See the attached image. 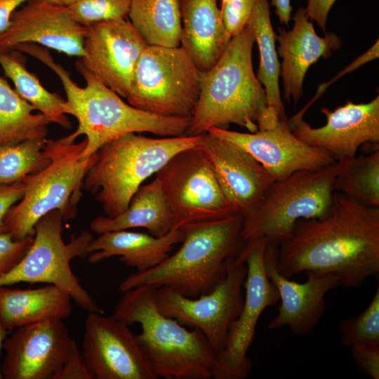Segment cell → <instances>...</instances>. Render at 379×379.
<instances>
[{"label": "cell", "mask_w": 379, "mask_h": 379, "mask_svg": "<svg viewBox=\"0 0 379 379\" xmlns=\"http://www.w3.org/2000/svg\"><path fill=\"white\" fill-rule=\"evenodd\" d=\"M278 271L330 274L340 286L358 288L379 274V208L363 206L334 192L328 215L297 221L278 245Z\"/></svg>", "instance_id": "obj_1"}, {"label": "cell", "mask_w": 379, "mask_h": 379, "mask_svg": "<svg viewBox=\"0 0 379 379\" xmlns=\"http://www.w3.org/2000/svg\"><path fill=\"white\" fill-rule=\"evenodd\" d=\"M255 42L248 25L233 36L217 62L200 72L199 99L186 135L236 124L249 133L274 127L280 120L270 109L265 88L253 67Z\"/></svg>", "instance_id": "obj_2"}, {"label": "cell", "mask_w": 379, "mask_h": 379, "mask_svg": "<svg viewBox=\"0 0 379 379\" xmlns=\"http://www.w3.org/2000/svg\"><path fill=\"white\" fill-rule=\"evenodd\" d=\"M242 225L243 217L235 214L182 226L178 251L152 269L128 275L119 291L148 285L192 298L210 293L226 276V260L237 257L244 247Z\"/></svg>", "instance_id": "obj_3"}, {"label": "cell", "mask_w": 379, "mask_h": 379, "mask_svg": "<svg viewBox=\"0 0 379 379\" xmlns=\"http://www.w3.org/2000/svg\"><path fill=\"white\" fill-rule=\"evenodd\" d=\"M156 288L139 285L123 292L112 316L138 323V342L157 378L210 379L216 354L197 328L187 330L158 310Z\"/></svg>", "instance_id": "obj_4"}, {"label": "cell", "mask_w": 379, "mask_h": 379, "mask_svg": "<svg viewBox=\"0 0 379 379\" xmlns=\"http://www.w3.org/2000/svg\"><path fill=\"white\" fill-rule=\"evenodd\" d=\"M202 134L152 138L123 134L101 146L84 178L105 215L123 213L138 188L178 152L201 142Z\"/></svg>", "instance_id": "obj_5"}, {"label": "cell", "mask_w": 379, "mask_h": 379, "mask_svg": "<svg viewBox=\"0 0 379 379\" xmlns=\"http://www.w3.org/2000/svg\"><path fill=\"white\" fill-rule=\"evenodd\" d=\"M76 67L86 86L81 88L77 84L65 91L67 114L77 119L78 127L64 138L74 142L79 136H86L82 159L91 157L106 142L128 133L148 132L165 137L186 135L191 117H163L137 109L125 102L79 60Z\"/></svg>", "instance_id": "obj_6"}, {"label": "cell", "mask_w": 379, "mask_h": 379, "mask_svg": "<svg viewBox=\"0 0 379 379\" xmlns=\"http://www.w3.org/2000/svg\"><path fill=\"white\" fill-rule=\"evenodd\" d=\"M86 145V139L79 143L64 138L46 140L44 149L50 162L22 180L23 197L11 207L4 220L14 239L34 235L36 223L51 211H60L64 220L75 217L82 180L96 158L95 153L82 159Z\"/></svg>", "instance_id": "obj_7"}, {"label": "cell", "mask_w": 379, "mask_h": 379, "mask_svg": "<svg viewBox=\"0 0 379 379\" xmlns=\"http://www.w3.org/2000/svg\"><path fill=\"white\" fill-rule=\"evenodd\" d=\"M338 169L335 161L321 169L300 170L274 180L256 209L243 218L244 240L265 237L278 246L290 236L299 220L328 215Z\"/></svg>", "instance_id": "obj_8"}, {"label": "cell", "mask_w": 379, "mask_h": 379, "mask_svg": "<svg viewBox=\"0 0 379 379\" xmlns=\"http://www.w3.org/2000/svg\"><path fill=\"white\" fill-rule=\"evenodd\" d=\"M62 214L53 211L43 216L34 226L32 244L20 261L0 277V286L26 282L46 283L69 295L82 310L105 314L74 274L70 262L76 257L88 256L86 248L93 239L83 231L65 243L62 239Z\"/></svg>", "instance_id": "obj_9"}, {"label": "cell", "mask_w": 379, "mask_h": 379, "mask_svg": "<svg viewBox=\"0 0 379 379\" xmlns=\"http://www.w3.org/2000/svg\"><path fill=\"white\" fill-rule=\"evenodd\" d=\"M200 91V72L181 46H147L137 63L128 103L163 117H191Z\"/></svg>", "instance_id": "obj_10"}, {"label": "cell", "mask_w": 379, "mask_h": 379, "mask_svg": "<svg viewBox=\"0 0 379 379\" xmlns=\"http://www.w3.org/2000/svg\"><path fill=\"white\" fill-rule=\"evenodd\" d=\"M174 228L237 214L201 145L175 154L156 173Z\"/></svg>", "instance_id": "obj_11"}, {"label": "cell", "mask_w": 379, "mask_h": 379, "mask_svg": "<svg viewBox=\"0 0 379 379\" xmlns=\"http://www.w3.org/2000/svg\"><path fill=\"white\" fill-rule=\"evenodd\" d=\"M225 279L210 293L188 298L167 287L155 290V302L159 312L180 324L199 328L216 354L225 348L229 330L241 310L243 288L247 273L245 263L236 257L226 260Z\"/></svg>", "instance_id": "obj_12"}, {"label": "cell", "mask_w": 379, "mask_h": 379, "mask_svg": "<svg viewBox=\"0 0 379 379\" xmlns=\"http://www.w3.org/2000/svg\"><path fill=\"white\" fill-rule=\"evenodd\" d=\"M265 237L248 240L237 260L246 264L245 297L238 317L230 326L224 350L216 356L214 379H244L248 376L252 361L247 356L255 327L262 312L279 300V293L266 275L264 253Z\"/></svg>", "instance_id": "obj_13"}, {"label": "cell", "mask_w": 379, "mask_h": 379, "mask_svg": "<svg viewBox=\"0 0 379 379\" xmlns=\"http://www.w3.org/2000/svg\"><path fill=\"white\" fill-rule=\"evenodd\" d=\"M81 354L93 379H157L129 325L88 312Z\"/></svg>", "instance_id": "obj_14"}, {"label": "cell", "mask_w": 379, "mask_h": 379, "mask_svg": "<svg viewBox=\"0 0 379 379\" xmlns=\"http://www.w3.org/2000/svg\"><path fill=\"white\" fill-rule=\"evenodd\" d=\"M86 27L80 62L102 84L126 98L137 63L148 45L126 18Z\"/></svg>", "instance_id": "obj_15"}, {"label": "cell", "mask_w": 379, "mask_h": 379, "mask_svg": "<svg viewBox=\"0 0 379 379\" xmlns=\"http://www.w3.org/2000/svg\"><path fill=\"white\" fill-rule=\"evenodd\" d=\"M326 124L312 128L303 117L288 119L291 132L301 141L327 151L335 161L353 158L368 143H379V95L367 103L351 101L334 110L321 108Z\"/></svg>", "instance_id": "obj_16"}, {"label": "cell", "mask_w": 379, "mask_h": 379, "mask_svg": "<svg viewBox=\"0 0 379 379\" xmlns=\"http://www.w3.org/2000/svg\"><path fill=\"white\" fill-rule=\"evenodd\" d=\"M73 339L61 319L16 328L3 345V379H52L63 364Z\"/></svg>", "instance_id": "obj_17"}, {"label": "cell", "mask_w": 379, "mask_h": 379, "mask_svg": "<svg viewBox=\"0 0 379 379\" xmlns=\"http://www.w3.org/2000/svg\"><path fill=\"white\" fill-rule=\"evenodd\" d=\"M243 148L260 163L274 180H283L300 170H318L335 161L326 150L298 139L291 131L288 119L272 128L255 133H240L211 128L208 131Z\"/></svg>", "instance_id": "obj_18"}, {"label": "cell", "mask_w": 379, "mask_h": 379, "mask_svg": "<svg viewBox=\"0 0 379 379\" xmlns=\"http://www.w3.org/2000/svg\"><path fill=\"white\" fill-rule=\"evenodd\" d=\"M86 30L72 18L67 7L48 0H28L14 11L8 27L0 33V51L30 43L81 58Z\"/></svg>", "instance_id": "obj_19"}, {"label": "cell", "mask_w": 379, "mask_h": 379, "mask_svg": "<svg viewBox=\"0 0 379 379\" xmlns=\"http://www.w3.org/2000/svg\"><path fill=\"white\" fill-rule=\"evenodd\" d=\"M278 246L267 240L264 253L266 275L277 288L281 304L269 329L287 326L298 335H307L317 326L326 310V294L340 286L337 277L307 272V280L297 283L283 276L277 269Z\"/></svg>", "instance_id": "obj_20"}, {"label": "cell", "mask_w": 379, "mask_h": 379, "mask_svg": "<svg viewBox=\"0 0 379 379\" xmlns=\"http://www.w3.org/2000/svg\"><path fill=\"white\" fill-rule=\"evenodd\" d=\"M201 145L234 211L243 218L251 214L274 181L272 176L248 152L227 140L206 132Z\"/></svg>", "instance_id": "obj_21"}, {"label": "cell", "mask_w": 379, "mask_h": 379, "mask_svg": "<svg viewBox=\"0 0 379 379\" xmlns=\"http://www.w3.org/2000/svg\"><path fill=\"white\" fill-rule=\"evenodd\" d=\"M293 27L286 31L279 27L278 53L283 58L280 75L283 80L284 98L297 104L303 94V83L310 67L321 58L327 59L342 46L341 39L333 32L319 36L305 8L300 7L293 17Z\"/></svg>", "instance_id": "obj_22"}, {"label": "cell", "mask_w": 379, "mask_h": 379, "mask_svg": "<svg viewBox=\"0 0 379 379\" xmlns=\"http://www.w3.org/2000/svg\"><path fill=\"white\" fill-rule=\"evenodd\" d=\"M183 237L181 228H173L160 237L128 230L107 232L91 241L86 248L88 260L95 264L119 256L122 262L142 272L168 258Z\"/></svg>", "instance_id": "obj_23"}, {"label": "cell", "mask_w": 379, "mask_h": 379, "mask_svg": "<svg viewBox=\"0 0 379 379\" xmlns=\"http://www.w3.org/2000/svg\"><path fill=\"white\" fill-rule=\"evenodd\" d=\"M182 23L180 46L200 72L218 60L232 37L223 25L217 0H179Z\"/></svg>", "instance_id": "obj_24"}, {"label": "cell", "mask_w": 379, "mask_h": 379, "mask_svg": "<svg viewBox=\"0 0 379 379\" xmlns=\"http://www.w3.org/2000/svg\"><path fill=\"white\" fill-rule=\"evenodd\" d=\"M72 299L53 284L20 289L0 286V321L6 331L48 319L68 318Z\"/></svg>", "instance_id": "obj_25"}, {"label": "cell", "mask_w": 379, "mask_h": 379, "mask_svg": "<svg viewBox=\"0 0 379 379\" xmlns=\"http://www.w3.org/2000/svg\"><path fill=\"white\" fill-rule=\"evenodd\" d=\"M135 227L145 228L156 237L164 236L174 228L165 197L156 179L138 188L123 213L115 217L100 215L90 223V229L98 234Z\"/></svg>", "instance_id": "obj_26"}, {"label": "cell", "mask_w": 379, "mask_h": 379, "mask_svg": "<svg viewBox=\"0 0 379 379\" xmlns=\"http://www.w3.org/2000/svg\"><path fill=\"white\" fill-rule=\"evenodd\" d=\"M0 66L4 74L15 86V90L25 100L44 114L51 123L63 128H72L67 117L66 100L46 90L37 77L26 67V59L21 51H0Z\"/></svg>", "instance_id": "obj_27"}, {"label": "cell", "mask_w": 379, "mask_h": 379, "mask_svg": "<svg viewBox=\"0 0 379 379\" xmlns=\"http://www.w3.org/2000/svg\"><path fill=\"white\" fill-rule=\"evenodd\" d=\"M247 25L258 46L260 62L256 77L264 86L268 107L277 112L280 120L286 119L279 84L281 65L275 47L277 36L272 27L268 0H255Z\"/></svg>", "instance_id": "obj_28"}, {"label": "cell", "mask_w": 379, "mask_h": 379, "mask_svg": "<svg viewBox=\"0 0 379 379\" xmlns=\"http://www.w3.org/2000/svg\"><path fill=\"white\" fill-rule=\"evenodd\" d=\"M129 21L149 46H180L179 0H131Z\"/></svg>", "instance_id": "obj_29"}, {"label": "cell", "mask_w": 379, "mask_h": 379, "mask_svg": "<svg viewBox=\"0 0 379 379\" xmlns=\"http://www.w3.org/2000/svg\"><path fill=\"white\" fill-rule=\"evenodd\" d=\"M25 100L0 76V146L29 139H45L49 120Z\"/></svg>", "instance_id": "obj_30"}, {"label": "cell", "mask_w": 379, "mask_h": 379, "mask_svg": "<svg viewBox=\"0 0 379 379\" xmlns=\"http://www.w3.org/2000/svg\"><path fill=\"white\" fill-rule=\"evenodd\" d=\"M338 162L334 192L363 206L379 208V149Z\"/></svg>", "instance_id": "obj_31"}, {"label": "cell", "mask_w": 379, "mask_h": 379, "mask_svg": "<svg viewBox=\"0 0 379 379\" xmlns=\"http://www.w3.org/2000/svg\"><path fill=\"white\" fill-rule=\"evenodd\" d=\"M47 138L0 146V185L22 181L50 162L44 147Z\"/></svg>", "instance_id": "obj_32"}, {"label": "cell", "mask_w": 379, "mask_h": 379, "mask_svg": "<svg viewBox=\"0 0 379 379\" xmlns=\"http://www.w3.org/2000/svg\"><path fill=\"white\" fill-rule=\"evenodd\" d=\"M340 343L345 347L355 344L379 345V285L368 307L359 315L339 324Z\"/></svg>", "instance_id": "obj_33"}, {"label": "cell", "mask_w": 379, "mask_h": 379, "mask_svg": "<svg viewBox=\"0 0 379 379\" xmlns=\"http://www.w3.org/2000/svg\"><path fill=\"white\" fill-rule=\"evenodd\" d=\"M131 0H81L67 6L72 18L88 27L95 23L124 19L128 16Z\"/></svg>", "instance_id": "obj_34"}, {"label": "cell", "mask_w": 379, "mask_h": 379, "mask_svg": "<svg viewBox=\"0 0 379 379\" xmlns=\"http://www.w3.org/2000/svg\"><path fill=\"white\" fill-rule=\"evenodd\" d=\"M255 0H230L221 4V18L227 34L232 38L247 25Z\"/></svg>", "instance_id": "obj_35"}, {"label": "cell", "mask_w": 379, "mask_h": 379, "mask_svg": "<svg viewBox=\"0 0 379 379\" xmlns=\"http://www.w3.org/2000/svg\"><path fill=\"white\" fill-rule=\"evenodd\" d=\"M34 235L14 239L9 232L0 234V277L9 272L22 258L32 243Z\"/></svg>", "instance_id": "obj_36"}, {"label": "cell", "mask_w": 379, "mask_h": 379, "mask_svg": "<svg viewBox=\"0 0 379 379\" xmlns=\"http://www.w3.org/2000/svg\"><path fill=\"white\" fill-rule=\"evenodd\" d=\"M52 379H93L74 340L63 364Z\"/></svg>", "instance_id": "obj_37"}, {"label": "cell", "mask_w": 379, "mask_h": 379, "mask_svg": "<svg viewBox=\"0 0 379 379\" xmlns=\"http://www.w3.org/2000/svg\"><path fill=\"white\" fill-rule=\"evenodd\" d=\"M351 347L359 368L373 379H379V345L359 343Z\"/></svg>", "instance_id": "obj_38"}, {"label": "cell", "mask_w": 379, "mask_h": 379, "mask_svg": "<svg viewBox=\"0 0 379 379\" xmlns=\"http://www.w3.org/2000/svg\"><path fill=\"white\" fill-rule=\"evenodd\" d=\"M379 43L378 40H377L375 44L368 49L364 53L361 55L359 57L356 58L353 62H352L350 65H348L347 67H345L341 72H340L338 74L335 75V77H333L331 80L326 83H323L321 85H319L316 94L313 97V98L308 102V104L302 109L299 112H298L296 114L297 117L299 116V117H303L304 114L307 110V109L312 105V104L315 102L326 90V88L328 87L329 85L333 84L336 80L339 79L342 77H343L345 74L350 73L355 69L359 68L362 65H365L366 63L373 60L376 58H378L379 56Z\"/></svg>", "instance_id": "obj_39"}, {"label": "cell", "mask_w": 379, "mask_h": 379, "mask_svg": "<svg viewBox=\"0 0 379 379\" xmlns=\"http://www.w3.org/2000/svg\"><path fill=\"white\" fill-rule=\"evenodd\" d=\"M24 192L22 181L0 185V234L8 232L5 218L11 207L22 199Z\"/></svg>", "instance_id": "obj_40"}, {"label": "cell", "mask_w": 379, "mask_h": 379, "mask_svg": "<svg viewBox=\"0 0 379 379\" xmlns=\"http://www.w3.org/2000/svg\"><path fill=\"white\" fill-rule=\"evenodd\" d=\"M336 0H307L305 8L307 18L314 21L326 33V22L331 9Z\"/></svg>", "instance_id": "obj_41"}, {"label": "cell", "mask_w": 379, "mask_h": 379, "mask_svg": "<svg viewBox=\"0 0 379 379\" xmlns=\"http://www.w3.org/2000/svg\"><path fill=\"white\" fill-rule=\"evenodd\" d=\"M28 0H0V33L9 25L14 11Z\"/></svg>", "instance_id": "obj_42"}, {"label": "cell", "mask_w": 379, "mask_h": 379, "mask_svg": "<svg viewBox=\"0 0 379 379\" xmlns=\"http://www.w3.org/2000/svg\"><path fill=\"white\" fill-rule=\"evenodd\" d=\"M271 4L275 8V13L280 23L288 27L293 11L291 0H271Z\"/></svg>", "instance_id": "obj_43"}, {"label": "cell", "mask_w": 379, "mask_h": 379, "mask_svg": "<svg viewBox=\"0 0 379 379\" xmlns=\"http://www.w3.org/2000/svg\"><path fill=\"white\" fill-rule=\"evenodd\" d=\"M6 331H7L3 327L0 321V379H3V376L1 371V351L3 350L4 342L6 339Z\"/></svg>", "instance_id": "obj_44"}, {"label": "cell", "mask_w": 379, "mask_h": 379, "mask_svg": "<svg viewBox=\"0 0 379 379\" xmlns=\"http://www.w3.org/2000/svg\"><path fill=\"white\" fill-rule=\"evenodd\" d=\"M48 1L59 6L67 7L81 0H48Z\"/></svg>", "instance_id": "obj_45"}, {"label": "cell", "mask_w": 379, "mask_h": 379, "mask_svg": "<svg viewBox=\"0 0 379 379\" xmlns=\"http://www.w3.org/2000/svg\"><path fill=\"white\" fill-rule=\"evenodd\" d=\"M230 0H221V4H225L228 1H230Z\"/></svg>", "instance_id": "obj_46"}]
</instances>
